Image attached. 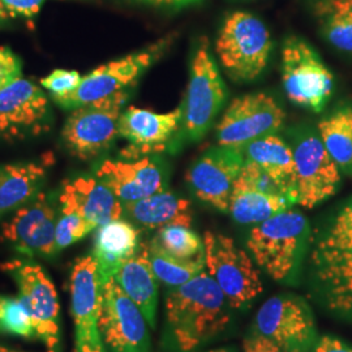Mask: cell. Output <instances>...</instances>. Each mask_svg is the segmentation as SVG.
<instances>
[{"label": "cell", "mask_w": 352, "mask_h": 352, "mask_svg": "<svg viewBox=\"0 0 352 352\" xmlns=\"http://www.w3.org/2000/svg\"><path fill=\"white\" fill-rule=\"evenodd\" d=\"M292 151L295 171L291 201L312 209L337 192L340 167L327 153L321 139L314 135L299 140Z\"/></svg>", "instance_id": "cell-11"}, {"label": "cell", "mask_w": 352, "mask_h": 352, "mask_svg": "<svg viewBox=\"0 0 352 352\" xmlns=\"http://www.w3.org/2000/svg\"><path fill=\"white\" fill-rule=\"evenodd\" d=\"M294 204L280 195L252 189H234L228 213L240 225H260L276 214L289 210Z\"/></svg>", "instance_id": "cell-27"}, {"label": "cell", "mask_w": 352, "mask_h": 352, "mask_svg": "<svg viewBox=\"0 0 352 352\" xmlns=\"http://www.w3.org/2000/svg\"><path fill=\"white\" fill-rule=\"evenodd\" d=\"M282 78L291 102L320 113L333 93V75L311 45L289 37L282 50Z\"/></svg>", "instance_id": "cell-8"}, {"label": "cell", "mask_w": 352, "mask_h": 352, "mask_svg": "<svg viewBox=\"0 0 352 352\" xmlns=\"http://www.w3.org/2000/svg\"><path fill=\"white\" fill-rule=\"evenodd\" d=\"M98 325L111 352H151L148 322L115 278L101 286Z\"/></svg>", "instance_id": "cell-10"}, {"label": "cell", "mask_w": 352, "mask_h": 352, "mask_svg": "<svg viewBox=\"0 0 352 352\" xmlns=\"http://www.w3.org/2000/svg\"><path fill=\"white\" fill-rule=\"evenodd\" d=\"M322 17L329 42L340 50L352 52V12L329 13Z\"/></svg>", "instance_id": "cell-34"}, {"label": "cell", "mask_w": 352, "mask_h": 352, "mask_svg": "<svg viewBox=\"0 0 352 352\" xmlns=\"http://www.w3.org/2000/svg\"><path fill=\"white\" fill-rule=\"evenodd\" d=\"M234 189H252V190H258V192H265L270 195H280L287 197L286 192L272 176L269 175L260 166L251 162H245L243 166Z\"/></svg>", "instance_id": "cell-33"}, {"label": "cell", "mask_w": 352, "mask_h": 352, "mask_svg": "<svg viewBox=\"0 0 352 352\" xmlns=\"http://www.w3.org/2000/svg\"><path fill=\"white\" fill-rule=\"evenodd\" d=\"M226 101V87L214 60L209 42L201 38L192 58L188 90L182 124L189 140H201Z\"/></svg>", "instance_id": "cell-6"}, {"label": "cell", "mask_w": 352, "mask_h": 352, "mask_svg": "<svg viewBox=\"0 0 352 352\" xmlns=\"http://www.w3.org/2000/svg\"><path fill=\"white\" fill-rule=\"evenodd\" d=\"M69 289L71 314L75 324V352H106L98 325L101 283L93 254L76 260Z\"/></svg>", "instance_id": "cell-13"}, {"label": "cell", "mask_w": 352, "mask_h": 352, "mask_svg": "<svg viewBox=\"0 0 352 352\" xmlns=\"http://www.w3.org/2000/svg\"><path fill=\"white\" fill-rule=\"evenodd\" d=\"M141 1H146V3H151V4H164V0H141Z\"/></svg>", "instance_id": "cell-44"}, {"label": "cell", "mask_w": 352, "mask_h": 352, "mask_svg": "<svg viewBox=\"0 0 352 352\" xmlns=\"http://www.w3.org/2000/svg\"><path fill=\"white\" fill-rule=\"evenodd\" d=\"M113 278L128 298L139 307L148 325L155 327L158 278L153 272L146 244L140 245L138 253L122 265Z\"/></svg>", "instance_id": "cell-22"}, {"label": "cell", "mask_w": 352, "mask_h": 352, "mask_svg": "<svg viewBox=\"0 0 352 352\" xmlns=\"http://www.w3.org/2000/svg\"><path fill=\"white\" fill-rule=\"evenodd\" d=\"M196 1H199V0H164V4L171 6V7H184V6H189Z\"/></svg>", "instance_id": "cell-41"}, {"label": "cell", "mask_w": 352, "mask_h": 352, "mask_svg": "<svg viewBox=\"0 0 352 352\" xmlns=\"http://www.w3.org/2000/svg\"><path fill=\"white\" fill-rule=\"evenodd\" d=\"M17 285L19 298L33 320L36 336L46 352H62L60 305L50 276L32 260H12L0 265Z\"/></svg>", "instance_id": "cell-5"}, {"label": "cell", "mask_w": 352, "mask_h": 352, "mask_svg": "<svg viewBox=\"0 0 352 352\" xmlns=\"http://www.w3.org/2000/svg\"><path fill=\"white\" fill-rule=\"evenodd\" d=\"M240 151L245 162L260 166L277 182L291 200L295 171L294 151L276 133L269 135L241 146Z\"/></svg>", "instance_id": "cell-25"}, {"label": "cell", "mask_w": 352, "mask_h": 352, "mask_svg": "<svg viewBox=\"0 0 352 352\" xmlns=\"http://www.w3.org/2000/svg\"><path fill=\"white\" fill-rule=\"evenodd\" d=\"M316 6L321 16L334 12H352V0H317Z\"/></svg>", "instance_id": "cell-39"}, {"label": "cell", "mask_w": 352, "mask_h": 352, "mask_svg": "<svg viewBox=\"0 0 352 352\" xmlns=\"http://www.w3.org/2000/svg\"><path fill=\"white\" fill-rule=\"evenodd\" d=\"M0 352H23V351H17V350H13V349H8V347H4V346H0Z\"/></svg>", "instance_id": "cell-43"}, {"label": "cell", "mask_w": 352, "mask_h": 352, "mask_svg": "<svg viewBox=\"0 0 352 352\" xmlns=\"http://www.w3.org/2000/svg\"><path fill=\"white\" fill-rule=\"evenodd\" d=\"M0 300H1V296H0Z\"/></svg>", "instance_id": "cell-46"}, {"label": "cell", "mask_w": 352, "mask_h": 352, "mask_svg": "<svg viewBox=\"0 0 352 352\" xmlns=\"http://www.w3.org/2000/svg\"><path fill=\"white\" fill-rule=\"evenodd\" d=\"M153 272L158 280L166 286L179 287L199 276L205 269V258L201 260H179L160 250L153 243L146 244Z\"/></svg>", "instance_id": "cell-29"}, {"label": "cell", "mask_w": 352, "mask_h": 352, "mask_svg": "<svg viewBox=\"0 0 352 352\" xmlns=\"http://www.w3.org/2000/svg\"><path fill=\"white\" fill-rule=\"evenodd\" d=\"M63 213H75L94 226L120 219L124 206L97 176H80L65 182L59 196Z\"/></svg>", "instance_id": "cell-20"}, {"label": "cell", "mask_w": 352, "mask_h": 352, "mask_svg": "<svg viewBox=\"0 0 352 352\" xmlns=\"http://www.w3.org/2000/svg\"><path fill=\"white\" fill-rule=\"evenodd\" d=\"M46 176L42 164H12L0 166V218L16 212L32 201Z\"/></svg>", "instance_id": "cell-24"}, {"label": "cell", "mask_w": 352, "mask_h": 352, "mask_svg": "<svg viewBox=\"0 0 352 352\" xmlns=\"http://www.w3.org/2000/svg\"><path fill=\"white\" fill-rule=\"evenodd\" d=\"M168 45V38L161 39L145 50L138 51L110 63L100 65L82 77V81L75 93L52 101L63 109L74 110L78 106L100 101L124 91L164 55Z\"/></svg>", "instance_id": "cell-9"}, {"label": "cell", "mask_w": 352, "mask_h": 352, "mask_svg": "<svg viewBox=\"0 0 352 352\" xmlns=\"http://www.w3.org/2000/svg\"><path fill=\"white\" fill-rule=\"evenodd\" d=\"M102 180L123 206L164 190L162 170L149 157L139 160H106L96 168Z\"/></svg>", "instance_id": "cell-19"}, {"label": "cell", "mask_w": 352, "mask_h": 352, "mask_svg": "<svg viewBox=\"0 0 352 352\" xmlns=\"http://www.w3.org/2000/svg\"><path fill=\"white\" fill-rule=\"evenodd\" d=\"M10 17H11V14L7 11V8L4 7V4H3L1 0H0V21L7 20V19H10Z\"/></svg>", "instance_id": "cell-42"}, {"label": "cell", "mask_w": 352, "mask_h": 352, "mask_svg": "<svg viewBox=\"0 0 352 352\" xmlns=\"http://www.w3.org/2000/svg\"><path fill=\"white\" fill-rule=\"evenodd\" d=\"M202 239L205 269L223 291L231 308H244L258 298L264 285L251 256L223 234L206 231Z\"/></svg>", "instance_id": "cell-4"}, {"label": "cell", "mask_w": 352, "mask_h": 352, "mask_svg": "<svg viewBox=\"0 0 352 352\" xmlns=\"http://www.w3.org/2000/svg\"><path fill=\"white\" fill-rule=\"evenodd\" d=\"M316 283L327 307L352 317V256L312 265Z\"/></svg>", "instance_id": "cell-26"}, {"label": "cell", "mask_w": 352, "mask_h": 352, "mask_svg": "<svg viewBox=\"0 0 352 352\" xmlns=\"http://www.w3.org/2000/svg\"><path fill=\"white\" fill-rule=\"evenodd\" d=\"M126 91L78 106L64 124V144L80 160L89 161L107 151L119 136V119L126 101Z\"/></svg>", "instance_id": "cell-7"}, {"label": "cell", "mask_w": 352, "mask_h": 352, "mask_svg": "<svg viewBox=\"0 0 352 352\" xmlns=\"http://www.w3.org/2000/svg\"><path fill=\"white\" fill-rule=\"evenodd\" d=\"M315 352H352V347L336 337L325 336L317 342Z\"/></svg>", "instance_id": "cell-40"}, {"label": "cell", "mask_w": 352, "mask_h": 352, "mask_svg": "<svg viewBox=\"0 0 352 352\" xmlns=\"http://www.w3.org/2000/svg\"><path fill=\"white\" fill-rule=\"evenodd\" d=\"M151 243L179 260L205 258L204 239L190 227L182 225L161 227Z\"/></svg>", "instance_id": "cell-30"}, {"label": "cell", "mask_w": 352, "mask_h": 352, "mask_svg": "<svg viewBox=\"0 0 352 352\" xmlns=\"http://www.w3.org/2000/svg\"><path fill=\"white\" fill-rule=\"evenodd\" d=\"M49 113V100L43 90L20 77L0 89V138L24 139L41 133Z\"/></svg>", "instance_id": "cell-17"}, {"label": "cell", "mask_w": 352, "mask_h": 352, "mask_svg": "<svg viewBox=\"0 0 352 352\" xmlns=\"http://www.w3.org/2000/svg\"><path fill=\"white\" fill-rule=\"evenodd\" d=\"M208 352H230L227 349H215V350H210Z\"/></svg>", "instance_id": "cell-45"}, {"label": "cell", "mask_w": 352, "mask_h": 352, "mask_svg": "<svg viewBox=\"0 0 352 352\" xmlns=\"http://www.w3.org/2000/svg\"><path fill=\"white\" fill-rule=\"evenodd\" d=\"M183 109L167 113L128 107L119 119V136L129 142L120 155L124 160H139L151 153L164 151L182 124Z\"/></svg>", "instance_id": "cell-18"}, {"label": "cell", "mask_w": 352, "mask_h": 352, "mask_svg": "<svg viewBox=\"0 0 352 352\" xmlns=\"http://www.w3.org/2000/svg\"><path fill=\"white\" fill-rule=\"evenodd\" d=\"M97 227L85 218L75 213H60L55 227V248L56 253L68 248L78 240L84 239Z\"/></svg>", "instance_id": "cell-32"}, {"label": "cell", "mask_w": 352, "mask_h": 352, "mask_svg": "<svg viewBox=\"0 0 352 352\" xmlns=\"http://www.w3.org/2000/svg\"><path fill=\"white\" fill-rule=\"evenodd\" d=\"M58 215L45 193L16 210L12 218L1 226L0 239L28 257L52 256L55 248V227Z\"/></svg>", "instance_id": "cell-16"}, {"label": "cell", "mask_w": 352, "mask_h": 352, "mask_svg": "<svg viewBox=\"0 0 352 352\" xmlns=\"http://www.w3.org/2000/svg\"><path fill=\"white\" fill-rule=\"evenodd\" d=\"M139 248V230L129 222L116 219L98 227L91 254L97 263L101 286L115 277L122 265L132 258Z\"/></svg>", "instance_id": "cell-21"}, {"label": "cell", "mask_w": 352, "mask_h": 352, "mask_svg": "<svg viewBox=\"0 0 352 352\" xmlns=\"http://www.w3.org/2000/svg\"><path fill=\"white\" fill-rule=\"evenodd\" d=\"M320 139L340 168L352 166V109H343L318 124Z\"/></svg>", "instance_id": "cell-28"}, {"label": "cell", "mask_w": 352, "mask_h": 352, "mask_svg": "<svg viewBox=\"0 0 352 352\" xmlns=\"http://www.w3.org/2000/svg\"><path fill=\"white\" fill-rule=\"evenodd\" d=\"M244 164L240 148L218 145L190 167L187 180L201 201L228 213L234 187Z\"/></svg>", "instance_id": "cell-15"}, {"label": "cell", "mask_w": 352, "mask_h": 352, "mask_svg": "<svg viewBox=\"0 0 352 352\" xmlns=\"http://www.w3.org/2000/svg\"><path fill=\"white\" fill-rule=\"evenodd\" d=\"M231 305L208 272L174 287L166 296V318L177 347L196 350L221 334L231 321Z\"/></svg>", "instance_id": "cell-1"}, {"label": "cell", "mask_w": 352, "mask_h": 352, "mask_svg": "<svg viewBox=\"0 0 352 352\" xmlns=\"http://www.w3.org/2000/svg\"><path fill=\"white\" fill-rule=\"evenodd\" d=\"M43 1L45 0H1L11 17L23 16L26 19H30L39 12Z\"/></svg>", "instance_id": "cell-37"}, {"label": "cell", "mask_w": 352, "mask_h": 352, "mask_svg": "<svg viewBox=\"0 0 352 352\" xmlns=\"http://www.w3.org/2000/svg\"><path fill=\"white\" fill-rule=\"evenodd\" d=\"M0 333L24 338H37L33 320L19 296H1Z\"/></svg>", "instance_id": "cell-31"}, {"label": "cell", "mask_w": 352, "mask_h": 352, "mask_svg": "<svg viewBox=\"0 0 352 352\" xmlns=\"http://www.w3.org/2000/svg\"><path fill=\"white\" fill-rule=\"evenodd\" d=\"M21 77V62L12 51L0 47V89Z\"/></svg>", "instance_id": "cell-36"}, {"label": "cell", "mask_w": 352, "mask_h": 352, "mask_svg": "<svg viewBox=\"0 0 352 352\" xmlns=\"http://www.w3.org/2000/svg\"><path fill=\"white\" fill-rule=\"evenodd\" d=\"M81 81L82 77L77 71L55 69L50 75L41 80V87L50 91L51 100H58L75 93Z\"/></svg>", "instance_id": "cell-35"}, {"label": "cell", "mask_w": 352, "mask_h": 352, "mask_svg": "<svg viewBox=\"0 0 352 352\" xmlns=\"http://www.w3.org/2000/svg\"><path fill=\"white\" fill-rule=\"evenodd\" d=\"M272 49V37L264 23L244 11L227 16L215 43L223 68L238 82H251L261 75Z\"/></svg>", "instance_id": "cell-3"}, {"label": "cell", "mask_w": 352, "mask_h": 352, "mask_svg": "<svg viewBox=\"0 0 352 352\" xmlns=\"http://www.w3.org/2000/svg\"><path fill=\"white\" fill-rule=\"evenodd\" d=\"M124 212L140 226L149 230H160L170 225L187 227L192 225V210L188 200L177 197L168 190L126 204Z\"/></svg>", "instance_id": "cell-23"}, {"label": "cell", "mask_w": 352, "mask_h": 352, "mask_svg": "<svg viewBox=\"0 0 352 352\" xmlns=\"http://www.w3.org/2000/svg\"><path fill=\"white\" fill-rule=\"evenodd\" d=\"M283 122L285 111L273 97L265 93L238 97L230 103L217 126L218 145L241 148L274 135Z\"/></svg>", "instance_id": "cell-12"}, {"label": "cell", "mask_w": 352, "mask_h": 352, "mask_svg": "<svg viewBox=\"0 0 352 352\" xmlns=\"http://www.w3.org/2000/svg\"><path fill=\"white\" fill-rule=\"evenodd\" d=\"M309 225L296 210H285L252 228L247 248L254 263L278 282L287 280L298 267Z\"/></svg>", "instance_id": "cell-2"}, {"label": "cell", "mask_w": 352, "mask_h": 352, "mask_svg": "<svg viewBox=\"0 0 352 352\" xmlns=\"http://www.w3.org/2000/svg\"><path fill=\"white\" fill-rule=\"evenodd\" d=\"M243 350L244 352H283L277 343L258 334L257 331L244 340Z\"/></svg>", "instance_id": "cell-38"}, {"label": "cell", "mask_w": 352, "mask_h": 352, "mask_svg": "<svg viewBox=\"0 0 352 352\" xmlns=\"http://www.w3.org/2000/svg\"><path fill=\"white\" fill-rule=\"evenodd\" d=\"M256 331L283 352H304L315 340V320L307 304L294 296H273L256 315Z\"/></svg>", "instance_id": "cell-14"}]
</instances>
